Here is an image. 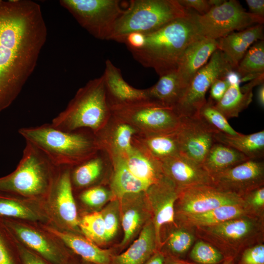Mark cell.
Returning a JSON list of instances; mask_svg holds the SVG:
<instances>
[{
	"label": "cell",
	"mask_w": 264,
	"mask_h": 264,
	"mask_svg": "<svg viewBox=\"0 0 264 264\" xmlns=\"http://www.w3.org/2000/svg\"><path fill=\"white\" fill-rule=\"evenodd\" d=\"M46 37L39 4L0 0V112L14 101L33 72Z\"/></svg>",
	"instance_id": "cell-1"
},
{
	"label": "cell",
	"mask_w": 264,
	"mask_h": 264,
	"mask_svg": "<svg viewBox=\"0 0 264 264\" xmlns=\"http://www.w3.org/2000/svg\"><path fill=\"white\" fill-rule=\"evenodd\" d=\"M145 36L142 48L130 51L136 61L153 68L159 77L176 71L186 48L201 37L190 13Z\"/></svg>",
	"instance_id": "cell-2"
},
{
	"label": "cell",
	"mask_w": 264,
	"mask_h": 264,
	"mask_svg": "<svg viewBox=\"0 0 264 264\" xmlns=\"http://www.w3.org/2000/svg\"><path fill=\"white\" fill-rule=\"evenodd\" d=\"M18 132L57 167H74L100 151L94 134L88 130L65 131L46 123L22 128Z\"/></svg>",
	"instance_id": "cell-3"
},
{
	"label": "cell",
	"mask_w": 264,
	"mask_h": 264,
	"mask_svg": "<svg viewBox=\"0 0 264 264\" xmlns=\"http://www.w3.org/2000/svg\"><path fill=\"white\" fill-rule=\"evenodd\" d=\"M111 116L102 75L80 88L51 124L65 131L88 130L95 134L107 125Z\"/></svg>",
	"instance_id": "cell-4"
},
{
	"label": "cell",
	"mask_w": 264,
	"mask_h": 264,
	"mask_svg": "<svg viewBox=\"0 0 264 264\" xmlns=\"http://www.w3.org/2000/svg\"><path fill=\"white\" fill-rule=\"evenodd\" d=\"M58 167L40 149L26 141L16 169L0 177V192L43 200L49 193Z\"/></svg>",
	"instance_id": "cell-5"
},
{
	"label": "cell",
	"mask_w": 264,
	"mask_h": 264,
	"mask_svg": "<svg viewBox=\"0 0 264 264\" xmlns=\"http://www.w3.org/2000/svg\"><path fill=\"white\" fill-rule=\"evenodd\" d=\"M189 14L178 0H131L117 20L109 40L123 43L131 33L147 34Z\"/></svg>",
	"instance_id": "cell-6"
},
{
	"label": "cell",
	"mask_w": 264,
	"mask_h": 264,
	"mask_svg": "<svg viewBox=\"0 0 264 264\" xmlns=\"http://www.w3.org/2000/svg\"><path fill=\"white\" fill-rule=\"evenodd\" d=\"M263 220L250 215L237 217L216 225L192 229L201 240L217 248L225 259H234L254 243L263 231Z\"/></svg>",
	"instance_id": "cell-7"
},
{
	"label": "cell",
	"mask_w": 264,
	"mask_h": 264,
	"mask_svg": "<svg viewBox=\"0 0 264 264\" xmlns=\"http://www.w3.org/2000/svg\"><path fill=\"white\" fill-rule=\"evenodd\" d=\"M69 167H58L50 189L43 199L44 206L53 227L81 234L80 215L70 179Z\"/></svg>",
	"instance_id": "cell-8"
},
{
	"label": "cell",
	"mask_w": 264,
	"mask_h": 264,
	"mask_svg": "<svg viewBox=\"0 0 264 264\" xmlns=\"http://www.w3.org/2000/svg\"><path fill=\"white\" fill-rule=\"evenodd\" d=\"M59 3L90 34L102 40H110L125 11L118 0H61Z\"/></svg>",
	"instance_id": "cell-9"
},
{
	"label": "cell",
	"mask_w": 264,
	"mask_h": 264,
	"mask_svg": "<svg viewBox=\"0 0 264 264\" xmlns=\"http://www.w3.org/2000/svg\"><path fill=\"white\" fill-rule=\"evenodd\" d=\"M3 220L17 241L50 264H66L73 258V253L64 242L42 223L13 219Z\"/></svg>",
	"instance_id": "cell-10"
},
{
	"label": "cell",
	"mask_w": 264,
	"mask_h": 264,
	"mask_svg": "<svg viewBox=\"0 0 264 264\" xmlns=\"http://www.w3.org/2000/svg\"><path fill=\"white\" fill-rule=\"evenodd\" d=\"M194 17L200 36L216 40L235 30L263 24L264 21V18L246 12L235 0H225L205 14H194Z\"/></svg>",
	"instance_id": "cell-11"
},
{
	"label": "cell",
	"mask_w": 264,
	"mask_h": 264,
	"mask_svg": "<svg viewBox=\"0 0 264 264\" xmlns=\"http://www.w3.org/2000/svg\"><path fill=\"white\" fill-rule=\"evenodd\" d=\"M111 116L132 126L138 133L155 134L175 132L180 116L172 109L148 100L110 109Z\"/></svg>",
	"instance_id": "cell-12"
},
{
	"label": "cell",
	"mask_w": 264,
	"mask_h": 264,
	"mask_svg": "<svg viewBox=\"0 0 264 264\" xmlns=\"http://www.w3.org/2000/svg\"><path fill=\"white\" fill-rule=\"evenodd\" d=\"M232 69L224 54L217 49L192 79L174 110L180 117H198L200 109L207 102L206 93L212 83L218 78L224 77Z\"/></svg>",
	"instance_id": "cell-13"
},
{
	"label": "cell",
	"mask_w": 264,
	"mask_h": 264,
	"mask_svg": "<svg viewBox=\"0 0 264 264\" xmlns=\"http://www.w3.org/2000/svg\"><path fill=\"white\" fill-rule=\"evenodd\" d=\"M243 204L241 196L215 185H198L181 190L175 207V218L199 214L217 207Z\"/></svg>",
	"instance_id": "cell-14"
},
{
	"label": "cell",
	"mask_w": 264,
	"mask_h": 264,
	"mask_svg": "<svg viewBox=\"0 0 264 264\" xmlns=\"http://www.w3.org/2000/svg\"><path fill=\"white\" fill-rule=\"evenodd\" d=\"M218 132L198 117H180L176 131L180 154L202 165Z\"/></svg>",
	"instance_id": "cell-15"
},
{
	"label": "cell",
	"mask_w": 264,
	"mask_h": 264,
	"mask_svg": "<svg viewBox=\"0 0 264 264\" xmlns=\"http://www.w3.org/2000/svg\"><path fill=\"white\" fill-rule=\"evenodd\" d=\"M180 191L164 175L145 191L159 248L162 245L161 230L162 226L168 224L176 225L175 207Z\"/></svg>",
	"instance_id": "cell-16"
},
{
	"label": "cell",
	"mask_w": 264,
	"mask_h": 264,
	"mask_svg": "<svg viewBox=\"0 0 264 264\" xmlns=\"http://www.w3.org/2000/svg\"><path fill=\"white\" fill-rule=\"evenodd\" d=\"M212 177L214 185L242 197L264 186V162L262 159H249Z\"/></svg>",
	"instance_id": "cell-17"
},
{
	"label": "cell",
	"mask_w": 264,
	"mask_h": 264,
	"mask_svg": "<svg viewBox=\"0 0 264 264\" xmlns=\"http://www.w3.org/2000/svg\"><path fill=\"white\" fill-rule=\"evenodd\" d=\"M118 199L123 231L120 246H123L139 233L144 225L152 219V214L145 192L126 194Z\"/></svg>",
	"instance_id": "cell-18"
},
{
	"label": "cell",
	"mask_w": 264,
	"mask_h": 264,
	"mask_svg": "<svg viewBox=\"0 0 264 264\" xmlns=\"http://www.w3.org/2000/svg\"><path fill=\"white\" fill-rule=\"evenodd\" d=\"M161 163L164 175L180 191L198 185H214L212 176L201 164L181 154Z\"/></svg>",
	"instance_id": "cell-19"
},
{
	"label": "cell",
	"mask_w": 264,
	"mask_h": 264,
	"mask_svg": "<svg viewBox=\"0 0 264 264\" xmlns=\"http://www.w3.org/2000/svg\"><path fill=\"white\" fill-rule=\"evenodd\" d=\"M138 131L129 123L112 116L107 125L94 134L100 151L110 160L126 156L133 147L132 139Z\"/></svg>",
	"instance_id": "cell-20"
},
{
	"label": "cell",
	"mask_w": 264,
	"mask_h": 264,
	"mask_svg": "<svg viewBox=\"0 0 264 264\" xmlns=\"http://www.w3.org/2000/svg\"><path fill=\"white\" fill-rule=\"evenodd\" d=\"M102 75L110 109L148 100L146 89H137L127 83L120 69L109 59L105 62Z\"/></svg>",
	"instance_id": "cell-21"
},
{
	"label": "cell",
	"mask_w": 264,
	"mask_h": 264,
	"mask_svg": "<svg viewBox=\"0 0 264 264\" xmlns=\"http://www.w3.org/2000/svg\"><path fill=\"white\" fill-rule=\"evenodd\" d=\"M217 49V40L202 37L186 48L176 70L178 81L185 90L196 73L207 63Z\"/></svg>",
	"instance_id": "cell-22"
},
{
	"label": "cell",
	"mask_w": 264,
	"mask_h": 264,
	"mask_svg": "<svg viewBox=\"0 0 264 264\" xmlns=\"http://www.w3.org/2000/svg\"><path fill=\"white\" fill-rule=\"evenodd\" d=\"M0 218L49 224L43 200L0 192Z\"/></svg>",
	"instance_id": "cell-23"
},
{
	"label": "cell",
	"mask_w": 264,
	"mask_h": 264,
	"mask_svg": "<svg viewBox=\"0 0 264 264\" xmlns=\"http://www.w3.org/2000/svg\"><path fill=\"white\" fill-rule=\"evenodd\" d=\"M263 39V25L257 24L217 40L218 49L224 54L235 70L249 47L256 42Z\"/></svg>",
	"instance_id": "cell-24"
},
{
	"label": "cell",
	"mask_w": 264,
	"mask_h": 264,
	"mask_svg": "<svg viewBox=\"0 0 264 264\" xmlns=\"http://www.w3.org/2000/svg\"><path fill=\"white\" fill-rule=\"evenodd\" d=\"M42 224L59 237L73 253L82 260L91 264H111L112 256L110 250L101 248L81 234L59 230L49 224Z\"/></svg>",
	"instance_id": "cell-25"
},
{
	"label": "cell",
	"mask_w": 264,
	"mask_h": 264,
	"mask_svg": "<svg viewBox=\"0 0 264 264\" xmlns=\"http://www.w3.org/2000/svg\"><path fill=\"white\" fill-rule=\"evenodd\" d=\"M159 249L151 219L125 251L112 257L110 264H144Z\"/></svg>",
	"instance_id": "cell-26"
},
{
	"label": "cell",
	"mask_w": 264,
	"mask_h": 264,
	"mask_svg": "<svg viewBox=\"0 0 264 264\" xmlns=\"http://www.w3.org/2000/svg\"><path fill=\"white\" fill-rule=\"evenodd\" d=\"M120 158L132 176L149 187L164 176L161 162L134 145L126 156Z\"/></svg>",
	"instance_id": "cell-27"
},
{
	"label": "cell",
	"mask_w": 264,
	"mask_h": 264,
	"mask_svg": "<svg viewBox=\"0 0 264 264\" xmlns=\"http://www.w3.org/2000/svg\"><path fill=\"white\" fill-rule=\"evenodd\" d=\"M176 131L169 133H137L132 144L161 162L180 154Z\"/></svg>",
	"instance_id": "cell-28"
},
{
	"label": "cell",
	"mask_w": 264,
	"mask_h": 264,
	"mask_svg": "<svg viewBox=\"0 0 264 264\" xmlns=\"http://www.w3.org/2000/svg\"><path fill=\"white\" fill-rule=\"evenodd\" d=\"M244 215H250L242 204L221 206L205 212L176 218L181 226L194 229L216 225Z\"/></svg>",
	"instance_id": "cell-29"
},
{
	"label": "cell",
	"mask_w": 264,
	"mask_h": 264,
	"mask_svg": "<svg viewBox=\"0 0 264 264\" xmlns=\"http://www.w3.org/2000/svg\"><path fill=\"white\" fill-rule=\"evenodd\" d=\"M146 91L148 101L174 110L185 89L180 85L175 71L160 76L156 83L146 88Z\"/></svg>",
	"instance_id": "cell-30"
},
{
	"label": "cell",
	"mask_w": 264,
	"mask_h": 264,
	"mask_svg": "<svg viewBox=\"0 0 264 264\" xmlns=\"http://www.w3.org/2000/svg\"><path fill=\"white\" fill-rule=\"evenodd\" d=\"M214 138L216 142L232 148L249 159H262L264 157V130L249 134L238 132L236 135H230L218 132L215 134Z\"/></svg>",
	"instance_id": "cell-31"
},
{
	"label": "cell",
	"mask_w": 264,
	"mask_h": 264,
	"mask_svg": "<svg viewBox=\"0 0 264 264\" xmlns=\"http://www.w3.org/2000/svg\"><path fill=\"white\" fill-rule=\"evenodd\" d=\"M249 159L236 150L215 142L206 154L202 164L212 176Z\"/></svg>",
	"instance_id": "cell-32"
},
{
	"label": "cell",
	"mask_w": 264,
	"mask_h": 264,
	"mask_svg": "<svg viewBox=\"0 0 264 264\" xmlns=\"http://www.w3.org/2000/svg\"><path fill=\"white\" fill-rule=\"evenodd\" d=\"M110 161L112 167L110 190L114 198L119 199L128 194L145 192L149 187L132 176L121 158Z\"/></svg>",
	"instance_id": "cell-33"
},
{
	"label": "cell",
	"mask_w": 264,
	"mask_h": 264,
	"mask_svg": "<svg viewBox=\"0 0 264 264\" xmlns=\"http://www.w3.org/2000/svg\"><path fill=\"white\" fill-rule=\"evenodd\" d=\"M99 152L89 159L71 168L70 179L74 193L76 191L80 192L95 186L102 176L105 162Z\"/></svg>",
	"instance_id": "cell-34"
},
{
	"label": "cell",
	"mask_w": 264,
	"mask_h": 264,
	"mask_svg": "<svg viewBox=\"0 0 264 264\" xmlns=\"http://www.w3.org/2000/svg\"><path fill=\"white\" fill-rule=\"evenodd\" d=\"M252 90L242 91L240 85H231L222 98L214 104L215 108L228 119L237 117L252 101Z\"/></svg>",
	"instance_id": "cell-35"
},
{
	"label": "cell",
	"mask_w": 264,
	"mask_h": 264,
	"mask_svg": "<svg viewBox=\"0 0 264 264\" xmlns=\"http://www.w3.org/2000/svg\"><path fill=\"white\" fill-rule=\"evenodd\" d=\"M79 227L81 235L98 246L108 242L100 211L83 213L80 216Z\"/></svg>",
	"instance_id": "cell-36"
},
{
	"label": "cell",
	"mask_w": 264,
	"mask_h": 264,
	"mask_svg": "<svg viewBox=\"0 0 264 264\" xmlns=\"http://www.w3.org/2000/svg\"><path fill=\"white\" fill-rule=\"evenodd\" d=\"M241 78L247 75L260 76L264 74V42L259 40L248 49L235 70Z\"/></svg>",
	"instance_id": "cell-37"
},
{
	"label": "cell",
	"mask_w": 264,
	"mask_h": 264,
	"mask_svg": "<svg viewBox=\"0 0 264 264\" xmlns=\"http://www.w3.org/2000/svg\"><path fill=\"white\" fill-rule=\"evenodd\" d=\"M192 229L183 226H176L170 232L165 242L166 248L171 257L178 258L184 256L195 241Z\"/></svg>",
	"instance_id": "cell-38"
},
{
	"label": "cell",
	"mask_w": 264,
	"mask_h": 264,
	"mask_svg": "<svg viewBox=\"0 0 264 264\" xmlns=\"http://www.w3.org/2000/svg\"><path fill=\"white\" fill-rule=\"evenodd\" d=\"M0 264H21L17 242L0 218Z\"/></svg>",
	"instance_id": "cell-39"
},
{
	"label": "cell",
	"mask_w": 264,
	"mask_h": 264,
	"mask_svg": "<svg viewBox=\"0 0 264 264\" xmlns=\"http://www.w3.org/2000/svg\"><path fill=\"white\" fill-rule=\"evenodd\" d=\"M78 198L84 207L93 212L101 209L114 198L110 189L95 185L80 191Z\"/></svg>",
	"instance_id": "cell-40"
},
{
	"label": "cell",
	"mask_w": 264,
	"mask_h": 264,
	"mask_svg": "<svg viewBox=\"0 0 264 264\" xmlns=\"http://www.w3.org/2000/svg\"><path fill=\"white\" fill-rule=\"evenodd\" d=\"M198 117L219 132L230 135H236V132L231 126L228 120L215 107L210 100L201 107Z\"/></svg>",
	"instance_id": "cell-41"
},
{
	"label": "cell",
	"mask_w": 264,
	"mask_h": 264,
	"mask_svg": "<svg viewBox=\"0 0 264 264\" xmlns=\"http://www.w3.org/2000/svg\"><path fill=\"white\" fill-rule=\"evenodd\" d=\"M189 256L191 260L198 264H218L225 259L217 248L202 240L195 243Z\"/></svg>",
	"instance_id": "cell-42"
},
{
	"label": "cell",
	"mask_w": 264,
	"mask_h": 264,
	"mask_svg": "<svg viewBox=\"0 0 264 264\" xmlns=\"http://www.w3.org/2000/svg\"><path fill=\"white\" fill-rule=\"evenodd\" d=\"M106 228L108 242L116 235L120 220L119 202L113 198L100 210Z\"/></svg>",
	"instance_id": "cell-43"
},
{
	"label": "cell",
	"mask_w": 264,
	"mask_h": 264,
	"mask_svg": "<svg viewBox=\"0 0 264 264\" xmlns=\"http://www.w3.org/2000/svg\"><path fill=\"white\" fill-rule=\"evenodd\" d=\"M243 205L250 215L264 220V187L253 189L242 196Z\"/></svg>",
	"instance_id": "cell-44"
},
{
	"label": "cell",
	"mask_w": 264,
	"mask_h": 264,
	"mask_svg": "<svg viewBox=\"0 0 264 264\" xmlns=\"http://www.w3.org/2000/svg\"><path fill=\"white\" fill-rule=\"evenodd\" d=\"M240 264H264V245L258 243L244 249Z\"/></svg>",
	"instance_id": "cell-45"
},
{
	"label": "cell",
	"mask_w": 264,
	"mask_h": 264,
	"mask_svg": "<svg viewBox=\"0 0 264 264\" xmlns=\"http://www.w3.org/2000/svg\"><path fill=\"white\" fill-rule=\"evenodd\" d=\"M17 242L21 264H50L36 253L28 249L18 241Z\"/></svg>",
	"instance_id": "cell-46"
},
{
	"label": "cell",
	"mask_w": 264,
	"mask_h": 264,
	"mask_svg": "<svg viewBox=\"0 0 264 264\" xmlns=\"http://www.w3.org/2000/svg\"><path fill=\"white\" fill-rule=\"evenodd\" d=\"M229 86V84L224 77L216 79L209 88L210 98L209 100L214 104L220 101Z\"/></svg>",
	"instance_id": "cell-47"
},
{
	"label": "cell",
	"mask_w": 264,
	"mask_h": 264,
	"mask_svg": "<svg viewBox=\"0 0 264 264\" xmlns=\"http://www.w3.org/2000/svg\"><path fill=\"white\" fill-rule=\"evenodd\" d=\"M145 41V33L132 32L125 37L123 43L126 45L129 50H138L144 46Z\"/></svg>",
	"instance_id": "cell-48"
},
{
	"label": "cell",
	"mask_w": 264,
	"mask_h": 264,
	"mask_svg": "<svg viewBox=\"0 0 264 264\" xmlns=\"http://www.w3.org/2000/svg\"><path fill=\"white\" fill-rule=\"evenodd\" d=\"M178 1L186 9L188 8L195 9L200 15L205 14L212 8L208 0H178Z\"/></svg>",
	"instance_id": "cell-49"
},
{
	"label": "cell",
	"mask_w": 264,
	"mask_h": 264,
	"mask_svg": "<svg viewBox=\"0 0 264 264\" xmlns=\"http://www.w3.org/2000/svg\"><path fill=\"white\" fill-rule=\"evenodd\" d=\"M249 9V13L264 18V0H245Z\"/></svg>",
	"instance_id": "cell-50"
},
{
	"label": "cell",
	"mask_w": 264,
	"mask_h": 264,
	"mask_svg": "<svg viewBox=\"0 0 264 264\" xmlns=\"http://www.w3.org/2000/svg\"><path fill=\"white\" fill-rule=\"evenodd\" d=\"M225 79L231 85H240L241 83V76L235 70L232 69L228 71L225 76Z\"/></svg>",
	"instance_id": "cell-51"
},
{
	"label": "cell",
	"mask_w": 264,
	"mask_h": 264,
	"mask_svg": "<svg viewBox=\"0 0 264 264\" xmlns=\"http://www.w3.org/2000/svg\"><path fill=\"white\" fill-rule=\"evenodd\" d=\"M165 259L164 253L158 250L144 264H164Z\"/></svg>",
	"instance_id": "cell-52"
},
{
	"label": "cell",
	"mask_w": 264,
	"mask_h": 264,
	"mask_svg": "<svg viewBox=\"0 0 264 264\" xmlns=\"http://www.w3.org/2000/svg\"><path fill=\"white\" fill-rule=\"evenodd\" d=\"M257 98L259 105L262 108L264 106V85H260L257 92Z\"/></svg>",
	"instance_id": "cell-53"
},
{
	"label": "cell",
	"mask_w": 264,
	"mask_h": 264,
	"mask_svg": "<svg viewBox=\"0 0 264 264\" xmlns=\"http://www.w3.org/2000/svg\"><path fill=\"white\" fill-rule=\"evenodd\" d=\"M164 264H195L194 263H189L178 258H174L173 257H169V259H165Z\"/></svg>",
	"instance_id": "cell-54"
},
{
	"label": "cell",
	"mask_w": 264,
	"mask_h": 264,
	"mask_svg": "<svg viewBox=\"0 0 264 264\" xmlns=\"http://www.w3.org/2000/svg\"><path fill=\"white\" fill-rule=\"evenodd\" d=\"M225 0H208L211 7H215L222 4Z\"/></svg>",
	"instance_id": "cell-55"
},
{
	"label": "cell",
	"mask_w": 264,
	"mask_h": 264,
	"mask_svg": "<svg viewBox=\"0 0 264 264\" xmlns=\"http://www.w3.org/2000/svg\"><path fill=\"white\" fill-rule=\"evenodd\" d=\"M235 259L233 258H226L221 263V264H235Z\"/></svg>",
	"instance_id": "cell-56"
},
{
	"label": "cell",
	"mask_w": 264,
	"mask_h": 264,
	"mask_svg": "<svg viewBox=\"0 0 264 264\" xmlns=\"http://www.w3.org/2000/svg\"><path fill=\"white\" fill-rule=\"evenodd\" d=\"M66 264H76L74 262V260L73 258H72L69 262H68Z\"/></svg>",
	"instance_id": "cell-57"
},
{
	"label": "cell",
	"mask_w": 264,
	"mask_h": 264,
	"mask_svg": "<svg viewBox=\"0 0 264 264\" xmlns=\"http://www.w3.org/2000/svg\"><path fill=\"white\" fill-rule=\"evenodd\" d=\"M80 264H91L82 260V262Z\"/></svg>",
	"instance_id": "cell-58"
}]
</instances>
